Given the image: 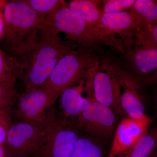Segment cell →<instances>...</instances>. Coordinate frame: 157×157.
<instances>
[{
    "instance_id": "obj_1",
    "label": "cell",
    "mask_w": 157,
    "mask_h": 157,
    "mask_svg": "<svg viewBox=\"0 0 157 157\" xmlns=\"http://www.w3.org/2000/svg\"><path fill=\"white\" fill-rule=\"evenodd\" d=\"M79 47L63 40L59 34L42 29L36 41L20 57L21 79L25 90L40 87L45 83L61 59Z\"/></svg>"
},
{
    "instance_id": "obj_2",
    "label": "cell",
    "mask_w": 157,
    "mask_h": 157,
    "mask_svg": "<svg viewBox=\"0 0 157 157\" xmlns=\"http://www.w3.org/2000/svg\"><path fill=\"white\" fill-rule=\"evenodd\" d=\"M47 29L59 34H66L70 42L80 47L92 48L104 44L124 52L121 40L107 33L101 27L91 24L66 4L44 17L41 29Z\"/></svg>"
},
{
    "instance_id": "obj_3",
    "label": "cell",
    "mask_w": 157,
    "mask_h": 157,
    "mask_svg": "<svg viewBox=\"0 0 157 157\" xmlns=\"http://www.w3.org/2000/svg\"><path fill=\"white\" fill-rule=\"evenodd\" d=\"M4 16L3 39L11 55L20 57L36 41L44 17L25 0L6 1Z\"/></svg>"
},
{
    "instance_id": "obj_4",
    "label": "cell",
    "mask_w": 157,
    "mask_h": 157,
    "mask_svg": "<svg viewBox=\"0 0 157 157\" xmlns=\"http://www.w3.org/2000/svg\"><path fill=\"white\" fill-rule=\"evenodd\" d=\"M100 63L94 47L79 48L66 54L59 61L48 80L42 86L59 96L65 89L86 79Z\"/></svg>"
},
{
    "instance_id": "obj_5",
    "label": "cell",
    "mask_w": 157,
    "mask_h": 157,
    "mask_svg": "<svg viewBox=\"0 0 157 157\" xmlns=\"http://www.w3.org/2000/svg\"><path fill=\"white\" fill-rule=\"evenodd\" d=\"M59 97L43 86L25 90L17 98L14 122L48 125L58 117L55 104Z\"/></svg>"
},
{
    "instance_id": "obj_6",
    "label": "cell",
    "mask_w": 157,
    "mask_h": 157,
    "mask_svg": "<svg viewBox=\"0 0 157 157\" xmlns=\"http://www.w3.org/2000/svg\"><path fill=\"white\" fill-rule=\"evenodd\" d=\"M100 65L92 70L86 77L84 91L87 94V98L94 99L109 107L118 117H126L122 107L121 90L113 65L104 63V69H101Z\"/></svg>"
},
{
    "instance_id": "obj_7",
    "label": "cell",
    "mask_w": 157,
    "mask_h": 157,
    "mask_svg": "<svg viewBox=\"0 0 157 157\" xmlns=\"http://www.w3.org/2000/svg\"><path fill=\"white\" fill-rule=\"evenodd\" d=\"M82 134L76 123L57 117L45 128L36 157H71Z\"/></svg>"
},
{
    "instance_id": "obj_8",
    "label": "cell",
    "mask_w": 157,
    "mask_h": 157,
    "mask_svg": "<svg viewBox=\"0 0 157 157\" xmlns=\"http://www.w3.org/2000/svg\"><path fill=\"white\" fill-rule=\"evenodd\" d=\"M76 120V124L83 134L108 141L113 138L118 124L117 116L109 107L94 99Z\"/></svg>"
},
{
    "instance_id": "obj_9",
    "label": "cell",
    "mask_w": 157,
    "mask_h": 157,
    "mask_svg": "<svg viewBox=\"0 0 157 157\" xmlns=\"http://www.w3.org/2000/svg\"><path fill=\"white\" fill-rule=\"evenodd\" d=\"M47 126L14 122L3 145L5 157H36Z\"/></svg>"
},
{
    "instance_id": "obj_10",
    "label": "cell",
    "mask_w": 157,
    "mask_h": 157,
    "mask_svg": "<svg viewBox=\"0 0 157 157\" xmlns=\"http://www.w3.org/2000/svg\"><path fill=\"white\" fill-rule=\"evenodd\" d=\"M114 67L121 90V103L127 116L135 119L145 117V103L141 94L144 87L139 78L118 66Z\"/></svg>"
},
{
    "instance_id": "obj_11",
    "label": "cell",
    "mask_w": 157,
    "mask_h": 157,
    "mask_svg": "<svg viewBox=\"0 0 157 157\" xmlns=\"http://www.w3.org/2000/svg\"><path fill=\"white\" fill-rule=\"evenodd\" d=\"M153 121L147 115L140 119L128 116L122 119L116 129L106 157H117L128 150L148 131Z\"/></svg>"
},
{
    "instance_id": "obj_12",
    "label": "cell",
    "mask_w": 157,
    "mask_h": 157,
    "mask_svg": "<svg viewBox=\"0 0 157 157\" xmlns=\"http://www.w3.org/2000/svg\"><path fill=\"white\" fill-rule=\"evenodd\" d=\"M83 82L79 83L78 86H70L61 93L59 97V117H58L76 123L78 117L86 109L90 101L82 95Z\"/></svg>"
},
{
    "instance_id": "obj_13",
    "label": "cell",
    "mask_w": 157,
    "mask_h": 157,
    "mask_svg": "<svg viewBox=\"0 0 157 157\" xmlns=\"http://www.w3.org/2000/svg\"><path fill=\"white\" fill-rule=\"evenodd\" d=\"M101 25L107 33L124 38L126 36L135 33L140 27L139 21L132 9L117 13L102 14Z\"/></svg>"
},
{
    "instance_id": "obj_14",
    "label": "cell",
    "mask_w": 157,
    "mask_h": 157,
    "mask_svg": "<svg viewBox=\"0 0 157 157\" xmlns=\"http://www.w3.org/2000/svg\"><path fill=\"white\" fill-rule=\"evenodd\" d=\"M134 76L141 79L157 69V47L152 45H136L127 54Z\"/></svg>"
},
{
    "instance_id": "obj_15",
    "label": "cell",
    "mask_w": 157,
    "mask_h": 157,
    "mask_svg": "<svg viewBox=\"0 0 157 157\" xmlns=\"http://www.w3.org/2000/svg\"><path fill=\"white\" fill-rule=\"evenodd\" d=\"M67 5L88 22L101 27V21L103 14L101 1L72 0L67 2Z\"/></svg>"
},
{
    "instance_id": "obj_16",
    "label": "cell",
    "mask_w": 157,
    "mask_h": 157,
    "mask_svg": "<svg viewBox=\"0 0 157 157\" xmlns=\"http://www.w3.org/2000/svg\"><path fill=\"white\" fill-rule=\"evenodd\" d=\"M106 142L82 134L76 142L71 157H106L108 154Z\"/></svg>"
},
{
    "instance_id": "obj_17",
    "label": "cell",
    "mask_w": 157,
    "mask_h": 157,
    "mask_svg": "<svg viewBox=\"0 0 157 157\" xmlns=\"http://www.w3.org/2000/svg\"><path fill=\"white\" fill-rule=\"evenodd\" d=\"M18 78L21 79L20 62L16 58L0 49V84L15 88Z\"/></svg>"
},
{
    "instance_id": "obj_18",
    "label": "cell",
    "mask_w": 157,
    "mask_h": 157,
    "mask_svg": "<svg viewBox=\"0 0 157 157\" xmlns=\"http://www.w3.org/2000/svg\"><path fill=\"white\" fill-rule=\"evenodd\" d=\"M117 157H157V131L147 132L136 143Z\"/></svg>"
},
{
    "instance_id": "obj_19",
    "label": "cell",
    "mask_w": 157,
    "mask_h": 157,
    "mask_svg": "<svg viewBox=\"0 0 157 157\" xmlns=\"http://www.w3.org/2000/svg\"><path fill=\"white\" fill-rule=\"evenodd\" d=\"M132 10L139 19L140 27L157 24V0H136Z\"/></svg>"
},
{
    "instance_id": "obj_20",
    "label": "cell",
    "mask_w": 157,
    "mask_h": 157,
    "mask_svg": "<svg viewBox=\"0 0 157 157\" xmlns=\"http://www.w3.org/2000/svg\"><path fill=\"white\" fill-rule=\"evenodd\" d=\"M38 14L44 17L65 6L66 2L63 0H25Z\"/></svg>"
},
{
    "instance_id": "obj_21",
    "label": "cell",
    "mask_w": 157,
    "mask_h": 157,
    "mask_svg": "<svg viewBox=\"0 0 157 157\" xmlns=\"http://www.w3.org/2000/svg\"><path fill=\"white\" fill-rule=\"evenodd\" d=\"M136 45H152L157 47V24L139 27L135 32Z\"/></svg>"
},
{
    "instance_id": "obj_22",
    "label": "cell",
    "mask_w": 157,
    "mask_h": 157,
    "mask_svg": "<svg viewBox=\"0 0 157 157\" xmlns=\"http://www.w3.org/2000/svg\"><path fill=\"white\" fill-rule=\"evenodd\" d=\"M135 0H106L101 1L103 14L117 13L132 9Z\"/></svg>"
},
{
    "instance_id": "obj_23",
    "label": "cell",
    "mask_w": 157,
    "mask_h": 157,
    "mask_svg": "<svg viewBox=\"0 0 157 157\" xmlns=\"http://www.w3.org/2000/svg\"><path fill=\"white\" fill-rule=\"evenodd\" d=\"M18 97L15 88L0 84V110L11 108L17 102Z\"/></svg>"
},
{
    "instance_id": "obj_24",
    "label": "cell",
    "mask_w": 157,
    "mask_h": 157,
    "mask_svg": "<svg viewBox=\"0 0 157 157\" xmlns=\"http://www.w3.org/2000/svg\"><path fill=\"white\" fill-rule=\"evenodd\" d=\"M11 109L0 110V146L6 142L9 129L13 123L11 121Z\"/></svg>"
},
{
    "instance_id": "obj_25",
    "label": "cell",
    "mask_w": 157,
    "mask_h": 157,
    "mask_svg": "<svg viewBox=\"0 0 157 157\" xmlns=\"http://www.w3.org/2000/svg\"><path fill=\"white\" fill-rule=\"evenodd\" d=\"M139 80L144 87L149 86H157V69L148 76Z\"/></svg>"
},
{
    "instance_id": "obj_26",
    "label": "cell",
    "mask_w": 157,
    "mask_h": 157,
    "mask_svg": "<svg viewBox=\"0 0 157 157\" xmlns=\"http://www.w3.org/2000/svg\"><path fill=\"white\" fill-rule=\"evenodd\" d=\"M6 2V0H0V41L3 39L5 31L4 9Z\"/></svg>"
},
{
    "instance_id": "obj_27",
    "label": "cell",
    "mask_w": 157,
    "mask_h": 157,
    "mask_svg": "<svg viewBox=\"0 0 157 157\" xmlns=\"http://www.w3.org/2000/svg\"><path fill=\"white\" fill-rule=\"evenodd\" d=\"M5 150L3 146H0V157H5Z\"/></svg>"
},
{
    "instance_id": "obj_28",
    "label": "cell",
    "mask_w": 157,
    "mask_h": 157,
    "mask_svg": "<svg viewBox=\"0 0 157 157\" xmlns=\"http://www.w3.org/2000/svg\"></svg>"
}]
</instances>
